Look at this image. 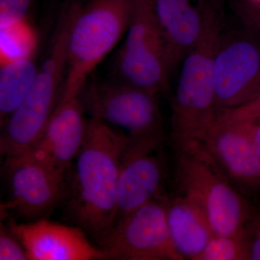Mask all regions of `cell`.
I'll use <instances>...</instances> for the list:
<instances>
[{
  "mask_svg": "<svg viewBox=\"0 0 260 260\" xmlns=\"http://www.w3.org/2000/svg\"><path fill=\"white\" fill-rule=\"evenodd\" d=\"M128 142V135L91 118L75 158L67 213L99 247L115 225L119 169Z\"/></svg>",
  "mask_w": 260,
  "mask_h": 260,
  "instance_id": "1",
  "label": "cell"
},
{
  "mask_svg": "<svg viewBox=\"0 0 260 260\" xmlns=\"http://www.w3.org/2000/svg\"><path fill=\"white\" fill-rule=\"evenodd\" d=\"M223 30L222 15L211 4L201 37L183 61L173 99L171 127L177 149L201 145L215 123L214 56Z\"/></svg>",
  "mask_w": 260,
  "mask_h": 260,
  "instance_id": "2",
  "label": "cell"
},
{
  "mask_svg": "<svg viewBox=\"0 0 260 260\" xmlns=\"http://www.w3.org/2000/svg\"><path fill=\"white\" fill-rule=\"evenodd\" d=\"M73 10H61L50 49L30 90L20 106L3 123L0 152L5 159L28 151L40 139L54 114L68 71V47Z\"/></svg>",
  "mask_w": 260,
  "mask_h": 260,
  "instance_id": "3",
  "label": "cell"
},
{
  "mask_svg": "<svg viewBox=\"0 0 260 260\" xmlns=\"http://www.w3.org/2000/svg\"><path fill=\"white\" fill-rule=\"evenodd\" d=\"M68 71L60 100L78 97L90 73L127 31L136 0H71Z\"/></svg>",
  "mask_w": 260,
  "mask_h": 260,
  "instance_id": "4",
  "label": "cell"
},
{
  "mask_svg": "<svg viewBox=\"0 0 260 260\" xmlns=\"http://www.w3.org/2000/svg\"><path fill=\"white\" fill-rule=\"evenodd\" d=\"M178 150L181 195L199 208L214 234H245L250 220L249 205L216 162L201 145Z\"/></svg>",
  "mask_w": 260,
  "mask_h": 260,
  "instance_id": "5",
  "label": "cell"
},
{
  "mask_svg": "<svg viewBox=\"0 0 260 260\" xmlns=\"http://www.w3.org/2000/svg\"><path fill=\"white\" fill-rule=\"evenodd\" d=\"M114 61L117 79L160 94L169 89L165 49L152 0H136Z\"/></svg>",
  "mask_w": 260,
  "mask_h": 260,
  "instance_id": "6",
  "label": "cell"
},
{
  "mask_svg": "<svg viewBox=\"0 0 260 260\" xmlns=\"http://www.w3.org/2000/svg\"><path fill=\"white\" fill-rule=\"evenodd\" d=\"M78 99L91 118L123 128L129 137L162 134L158 95L150 90L118 79L87 81Z\"/></svg>",
  "mask_w": 260,
  "mask_h": 260,
  "instance_id": "7",
  "label": "cell"
},
{
  "mask_svg": "<svg viewBox=\"0 0 260 260\" xmlns=\"http://www.w3.org/2000/svg\"><path fill=\"white\" fill-rule=\"evenodd\" d=\"M100 247L106 259L182 260L173 245L167 201L155 198L118 220Z\"/></svg>",
  "mask_w": 260,
  "mask_h": 260,
  "instance_id": "8",
  "label": "cell"
},
{
  "mask_svg": "<svg viewBox=\"0 0 260 260\" xmlns=\"http://www.w3.org/2000/svg\"><path fill=\"white\" fill-rule=\"evenodd\" d=\"M214 80L218 110L251 100L260 88V38L223 30L214 56Z\"/></svg>",
  "mask_w": 260,
  "mask_h": 260,
  "instance_id": "9",
  "label": "cell"
},
{
  "mask_svg": "<svg viewBox=\"0 0 260 260\" xmlns=\"http://www.w3.org/2000/svg\"><path fill=\"white\" fill-rule=\"evenodd\" d=\"M164 167L162 134L129 137L119 169L116 223L150 200L161 197Z\"/></svg>",
  "mask_w": 260,
  "mask_h": 260,
  "instance_id": "10",
  "label": "cell"
},
{
  "mask_svg": "<svg viewBox=\"0 0 260 260\" xmlns=\"http://www.w3.org/2000/svg\"><path fill=\"white\" fill-rule=\"evenodd\" d=\"M10 186L9 200L1 205L26 220H39L66 196L65 178L28 153L5 160Z\"/></svg>",
  "mask_w": 260,
  "mask_h": 260,
  "instance_id": "11",
  "label": "cell"
},
{
  "mask_svg": "<svg viewBox=\"0 0 260 260\" xmlns=\"http://www.w3.org/2000/svg\"><path fill=\"white\" fill-rule=\"evenodd\" d=\"M30 260L106 259L102 248L90 243L81 228L42 218L28 223H8Z\"/></svg>",
  "mask_w": 260,
  "mask_h": 260,
  "instance_id": "12",
  "label": "cell"
},
{
  "mask_svg": "<svg viewBox=\"0 0 260 260\" xmlns=\"http://www.w3.org/2000/svg\"><path fill=\"white\" fill-rule=\"evenodd\" d=\"M84 113L78 97L59 101L40 139L27 153L65 178L86 135Z\"/></svg>",
  "mask_w": 260,
  "mask_h": 260,
  "instance_id": "13",
  "label": "cell"
},
{
  "mask_svg": "<svg viewBox=\"0 0 260 260\" xmlns=\"http://www.w3.org/2000/svg\"><path fill=\"white\" fill-rule=\"evenodd\" d=\"M152 3L170 76L198 44L212 3L207 0H152Z\"/></svg>",
  "mask_w": 260,
  "mask_h": 260,
  "instance_id": "14",
  "label": "cell"
},
{
  "mask_svg": "<svg viewBox=\"0 0 260 260\" xmlns=\"http://www.w3.org/2000/svg\"><path fill=\"white\" fill-rule=\"evenodd\" d=\"M201 146L233 185L243 189L260 188V159L240 126L212 129Z\"/></svg>",
  "mask_w": 260,
  "mask_h": 260,
  "instance_id": "15",
  "label": "cell"
},
{
  "mask_svg": "<svg viewBox=\"0 0 260 260\" xmlns=\"http://www.w3.org/2000/svg\"><path fill=\"white\" fill-rule=\"evenodd\" d=\"M167 222L173 245L184 259L196 260L214 234L199 208L182 195L167 201Z\"/></svg>",
  "mask_w": 260,
  "mask_h": 260,
  "instance_id": "16",
  "label": "cell"
},
{
  "mask_svg": "<svg viewBox=\"0 0 260 260\" xmlns=\"http://www.w3.org/2000/svg\"><path fill=\"white\" fill-rule=\"evenodd\" d=\"M39 69L34 56L0 64V121L14 112L27 95Z\"/></svg>",
  "mask_w": 260,
  "mask_h": 260,
  "instance_id": "17",
  "label": "cell"
},
{
  "mask_svg": "<svg viewBox=\"0 0 260 260\" xmlns=\"http://www.w3.org/2000/svg\"><path fill=\"white\" fill-rule=\"evenodd\" d=\"M38 35L29 20L0 28V64L35 55Z\"/></svg>",
  "mask_w": 260,
  "mask_h": 260,
  "instance_id": "18",
  "label": "cell"
},
{
  "mask_svg": "<svg viewBox=\"0 0 260 260\" xmlns=\"http://www.w3.org/2000/svg\"><path fill=\"white\" fill-rule=\"evenodd\" d=\"M246 259H250L247 232L239 235L213 234L196 260Z\"/></svg>",
  "mask_w": 260,
  "mask_h": 260,
  "instance_id": "19",
  "label": "cell"
},
{
  "mask_svg": "<svg viewBox=\"0 0 260 260\" xmlns=\"http://www.w3.org/2000/svg\"><path fill=\"white\" fill-rule=\"evenodd\" d=\"M259 121L260 88L254 96L245 104L230 109H218L212 129Z\"/></svg>",
  "mask_w": 260,
  "mask_h": 260,
  "instance_id": "20",
  "label": "cell"
},
{
  "mask_svg": "<svg viewBox=\"0 0 260 260\" xmlns=\"http://www.w3.org/2000/svg\"><path fill=\"white\" fill-rule=\"evenodd\" d=\"M34 0H0V28L29 20Z\"/></svg>",
  "mask_w": 260,
  "mask_h": 260,
  "instance_id": "21",
  "label": "cell"
},
{
  "mask_svg": "<svg viewBox=\"0 0 260 260\" xmlns=\"http://www.w3.org/2000/svg\"><path fill=\"white\" fill-rule=\"evenodd\" d=\"M28 259L25 248L9 226L1 223L0 229V260Z\"/></svg>",
  "mask_w": 260,
  "mask_h": 260,
  "instance_id": "22",
  "label": "cell"
},
{
  "mask_svg": "<svg viewBox=\"0 0 260 260\" xmlns=\"http://www.w3.org/2000/svg\"><path fill=\"white\" fill-rule=\"evenodd\" d=\"M250 259L260 260V215L247 225Z\"/></svg>",
  "mask_w": 260,
  "mask_h": 260,
  "instance_id": "23",
  "label": "cell"
},
{
  "mask_svg": "<svg viewBox=\"0 0 260 260\" xmlns=\"http://www.w3.org/2000/svg\"><path fill=\"white\" fill-rule=\"evenodd\" d=\"M234 125H239L245 132L251 140L256 155L260 159V121L241 123Z\"/></svg>",
  "mask_w": 260,
  "mask_h": 260,
  "instance_id": "24",
  "label": "cell"
},
{
  "mask_svg": "<svg viewBox=\"0 0 260 260\" xmlns=\"http://www.w3.org/2000/svg\"><path fill=\"white\" fill-rule=\"evenodd\" d=\"M251 1L254 2L256 4L260 5V0H251Z\"/></svg>",
  "mask_w": 260,
  "mask_h": 260,
  "instance_id": "25",
  "label": "cell"
},
{
  "mask_svg": "<svg viewBox=\"0 0 260 260\" xmlns=\"http://www.w3.org/2000/svg\"></svg>",
  "mask_w": 260,
  "mask_h": 260,
  "instance_id": "26",
  "label": "cell"
}]
</instances>
